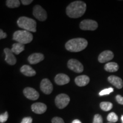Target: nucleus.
Masks as SVG:
<instances>
[{"label": "nucleus", "mask_w": 123, "mask_h": 123, "mask_svg": "<svg viewBox=\"0 0 123 123\" xmlns=\"http://www.w3.org/2000/svg\"><path fill=\"white\" fill-rule=\"evenodd\" d=\"M33 15L40 21H46L47 18V12L40 5H37L33 7Z\"/></svg>", "instance_id": "nucleus-6"}, {"label": "nucleus", "mask_w": 123, "mask_h": 123, "mask_svg": "<svg viewBox=\"0 0 123 123\" xmlns=\"http://www.w3.org/2000/svg\"><path fill=\"white\" fill-rule=\"evenodd\" d=\"M108 80L111 84L114 86L117 89H121L123 87V80L119 77L111 75L108 78Z\"/></svg>", "instance_id": "nucleus-15"}, {"label": "nucleus", "mask_w": 123, "mask_h": 123, "mask_svg": "<svg viewBox=\"0 0 123 123\" xmlns=\"http://www.w3.org/2000/svg\"><path fill=\"white\" fill-rule=\"evenodd\" d=\"M13 40L22 44H27L33 41V34L26 30H18L14 32L13 36Z\"/></svg>", "instance_id": "nucleus-4"}, {"label": "nucleus", "mask_w": 123, "mask_h": 123, "mask_svg": "<svg viewBox=\"0 0 123 123\" xmlns=\"http://www.w3.org/2000/svg\"><path fill=\"white\" fill-rule=\"evenodd\" d=\"M6 37H7L6 34L5 33H4L2 29H1V30H0V39H4V38H5Z\"/></svg>", "instance_id": "nucleus-30"}, {"label": "nucleus", "mask_w": 123, "mask_h": 123, "mask_svg": "<svg viewBox=\"0 0 123 123\" xmlns=\"http://www.w3.org/2000/svg\"><path fill=\"white\" fill-rule=\"evenodd\" d=\"M113 57H114V54L111 51L106 50L102 52L99 55V57H98V61L100 63H103L111 61Z\"/></svg>", "instance_id": "nucleus-11"}, {"label": "nucleus", "mask_w": 123, "mask_h": 123, "mask_svg": "<svg viewBox=\"0 0 123 123\" xmlns=\"http://www.w3.org/2000/svg\"><path fill=\"white\" fill-rule=\"evenodd\" d=\"M20 71L23 74L26 76H33L36 75V72L34 69L28 65H24L22 66Z\"/></svg>", "instance_id": "nucleus-18"}, {"label": "nucleus", "mask_w": 123, "mask_h": 123, "mask_svg": "<svg viewBox=\"0 0 123 123\" xmlns=\"http://www.w3.org/2000/svg\"><path fill=\"white\" fill-rule=\"evenodd\" d=\"M86 4L81 1H76L69 5L66 8V14L69 17L78 18L80 17L85 13Z\"/></svg>", "instance_id": "nucleus-1"}, {"label": "nucleus", "mask_w": 123, "mask_h": 123, "mask_svg": "<svg viewBox=\"0 0 123 123\" xmlns=\"http://www.w3.org/2000/svg\"><path fill=\"white\" fill-rule=\"evenodd\" d=\"M40 88L42 91L46 95H50L53 90V86L50 80L43 79L41 81Z\"/></svg>", "instance_id": "nucleus-9"}, {"label": "nucleus", "mask_w": 123, "mask_h": 123, "mask_svg": "<svg viewBox=\"0 0 123 123\" xmlns=\"http://www.w3.org/2000/svg\"><path fill=\"white\" fill-rule=\"evenodd\" d=\"M100 108L104 111H109L113 107V104L110 102H107V101H103L100 104Z\"/></svg>", "instance_id": "nucleus-21"}, {"label": "nucleus", "mask_w": 123, "mask_h": 123, "mask_svg": "<svg viewBox=\"0 0 123 123\" xmlns=\"http://www.w3.org/2000/svg\"><path fill=\"white\" fill-rule=\"evenodd\" d=\"M119 65L115 62H109L104 66V69L106 71L110 73H114L119 70Z\"/></svg>", "instance_id": "nucleus-19"}, {"label": "nucleus", "mask_w": 123, "mask_h": 123, "mask_svg": "<svg viewBox=\"0 0 123 123\" xmlns=\"http://www.w3.org/2000/svg\"><path fill=\"white\" fill-rule=\"evenodd\" d=\"M25 50V45L24 44L20 43H15L13 44L12 48V51L15 54L18 55L21 52Z\"/></svg>", "instance_id": "nucleus-20"}, {"label": "nucleus", "mask_w": 123, "mask_h": 123, "mask_svg": "<svg viewBox=\"0 0 123 123\" xmlns=\"http://www.w3.org/2000/svg\"><path fill=\"white\" fill-rule=\"evenodd\" d=\"M72 123H81V122L80 120H79L76 119V120H74L72 122Z\"/></svg>", "instance_id": "nucleus-32"}, {"label": "nucleus", "mask_w": 123, "mask_h": 123, "mask_svg": "<svg viewBox=\"0 0 123 123\" xmlns=\"http://www.w3.org/2000/svg\"><path fill=\"white\" fill-rule=\"evenodd\" d=\"M33 122V119L30 117H26L22 119L21 123H32Z\"/></svg>", "instance_id": "nucleus-28"}, {"label": "nucleus", "mask_w": 123, "mask_h": 123, "mask_svg": "<svg viewBox=\"0 0 123 123\" xmlns=\"http://www.w3.org/2000/svg\"><path fill=\"white\" fill-rule=\"evenodd\" d=\"M8 119V113L7 112H5L4 114L0 115V123H4L7 121Z\"/></svg>", "instance_id": "nucleus-26"}, {"label": "nucleus", "mask_w": 123, "mask_h": 123, "mask_svg": "<svg viewBox=\"0 0 123 123\" xmlns=\"http://www.w3.org/2000/svg\"><path fill=\"white\" fill-rule=\"evenodd\" d=\"M44 59V55L41 53L32 54L28 57V61L30 64H35Z\"/></svg>", "instance_id": "nucleus-16"}, {"label": "nucleus", "mask_w": 123, "mask_h": 123, "mask_svg": "<svg viewBox=\"0 0 123 123\" xmlns=\"http://www.w3.org/2000/svg\"><path fill=\"white\" fill-rule=\"evenodd\" d=\"M33 2V0H22V1H21L22 4L23 5H27L30 4L31 3Z\"/></svg>", "instance_id": "nucleus-31"}, {"label": "nucleus", "mask_w": 123, "mask_h": 123, "mask_svg": "<svg viewBox=\"0 0 123 123\" xmlns=\"http://www.w3.org/2000/svg\"><path fill=\"white\" fill-rule=\"evenodd\" d=\"M113 91V88H106L104 90L101 91L99 92V95L100 96H104V95H109L110 93H111Z\"/></svg>", "instance_id": "nucleus-24"}, {"label": "nucleus", "mask_w": 123, "mask_h": 123, "mask_svg": "<svg viewBox=\"0 0 123 123\" xmlns=\"http://www.w3.org/2000/svg\"><path fill=\"white\" fill-rule=\"evenodd\" d=\"M103 118L100 115L96 114L93 118V123H103Z\"/></svg>", "instance_id": "nucleus-25"}, {"label": "nucleus", "mask_w": 123, "mask_h": 123, "mask_svg": "<svg viewBox=\"0 0 123 123\" xmlns=\"http://www.w3.org/2000/svg\"><path fill=\"white\" fill-rule=\"evenodd\" d=\"M67 67L70 70L76 73H81L83 71L84 67L83 64L78 60L71 59L67 63Z\"/></svg>", "instance_id": "nucleus-7"}, {"label": "nucleus", "mask_w": 123, "mask_h": 123, "mask_svg": "<svg viewBox=\"0 0 123 123\" xmlns=\"http://www.w3.org/2000/svg\"><path fill=\"white\" fill-rule=\"evenodd\" d=\"M107 120L110 123H116L118 121V116L115 112H111L108 115Z\"/></svg>", "instance_id": "nucleus-23"}, {"label": "nucleus", "mask_w": 123, "mask_h": 123, "mask_svg": "<svg viewBox=\"0 0 123 123\" xmlns=\"http://www.w3.org/2000/svg\"><path fill=\"white\" fill-rule=\"evenodd\" d=\"M116 101H117V103L123 105V97L121 96V95H117L116 96Z\"/></svg>", "instance_id": "nucleus-29"}, {"label": "nucleus", "mask_w": 123, "mask_h": 123, "mask_svg": "<svg viewBox=\"0 0 123 123\" xmlns=\"http://www.w3.org/2000/svg\"><path fill=\"white\" fill-rule=\"evenodd\" d=\"M70 101V97L64 93H61L55 98V105L59 109H63L68 105Z\"/></svg>", "instance_id": "nucleus-5"}, {"label": "nucleus", "mask_w": 123, "mask_h": 123, "mask_svg": "<svg viewBox=\"0 0 123 123\" xmlns=\"http://www.w3.org/2000/svg\"><path fill=\"white\" fill-rule=\"evenodd\" d=\"M88 42L86 39L81 38H74L69 41L65 44L66 49L70 52L81 51L87 47Z\"/></svg>", "instance_id": "nucleus-2"}, {"label": "nucleus", "mask_w": 123, "mask_h": 123, "mask_svg": "<svg viewBox=\"0 0 123 123\" xmlns=\"http://www.w3.org/2000/svg\"><path fill=\"white\" fill-rule=\"evenodd\" d=\"M31 110L37 114H42L47 110V106L42 103H35L32 104Z\"/></svg>", "instance_id": "nucleus-13"}, {"label": "nucleus", "mask_w": 123, "mask_h": 123, "mask_svg": "<svg viewBox=\"0 0 123 123\" xmlns=\"http://www.w3.org/2000/svg\"><path fill=\"white\" fill-rule=\"evenodd\" d=\"M98 27V23L91 19H84L80 24V28L83 30L93 31L96 30Z\"/></svg>", "instance_id": "nucleus-8"}, {"label": "nucleus", "mask_w": 123, "mask_h": 123, "mask_svg": "<svg viewBox=\"0 0 123 123\" xmlns=\"http://www.w3.org/2000/svg\"><path fill=\"white\" fill-rule=\"evenodd\" d=\"M70 80V79L68 75L64 74H59L56 75L55 78V83L59 86H63L68 83Z\"/></svg>", "instance_id": "nucleus-14"}, {"label": "nucleus", "mask_w": 123, "mask_h": 123, "mask_svg": "<svg viewBox=\"0 0 123 123\" xmlns=\"http://www.w3.org/2000/svg\"><path fill=\"white\" fill-rule=\"evenodd\" d=\"M90 78L85 75H80L77 76L75 79V82L77 86L79 87H83L87 86L90 82Z\"/></svg>", "instance_id": "nucleus-17"}, {"label": "nucleus", "mask_w": 123, "mask_h": 123, "mask_svg": "<svg viewBox=\"0 0 123 123\" xmlns=\"http://www.w3.org/2000/svg\"><path fill=\"white\" fill-rule=\"evenodd\" d=\"M24 94L26 98L31 100H36L39 97V93L35 89L26 87L24 90Z\"/></svg>", "instance_id": "nucleus-10"}, {"label": "nucleus", "mask_w": 123, "mask_h": 123, "mask_svg": "<svg viewBox=\"0 0 123 123\" xmlns=\"http://www.w3.org/2000/svg\"><path fill=\"white\" fill-rule=\"evenodd\" d=\"M4 51L5 54V61L10 65H14L17 62V59L12 50L9 48H5Z\"/></svg>", "instance_id": "nucleus-12"}, {"label": "nucleus", "mask_w": 123, "mask_h": 123, "mask_svg": "<svg viewBox=\"0 0 123 123\" xmlns=\"http://www.w3.org/2000/svg\"><path fill=\"white\" fill-rule=\"evenodd\" d=\"M52 123H64V120L63 119L59 117H55L51 120Z\"/></svg>", "instance_id": "nucleus-27"}, {"label": "nucleus", "mask_w": 123, "mask_h": 123, "mask_svg": "<svg viewBox=\"0 0 123 123\" xmlns=\"http://www.w3.org/2000/svg\"><path fill=\"white\" fill-rule=\"evenodd\" d=\"M17 25L20 28L29 32L35 33L37 31V22L32 18L26 17H21L18 19Z\"/></svg>", "instance_id": "nucleus-3"}, {"label": "nucleus", "mask_w": 123, "mask_h": 123, "mask_svg": "<svg viewBox=\"0 0 123 123\" xmlns=\"http://www.w3.org/2000/svg\"><path fill=\"white\" fill-rule=\"evenodd\" d=\"M121 121H122V123H123V115H122V116H121Z\"/></svg>", "instance_id": "nucleus-33"}, {"label": "nucleus", "mask_w": 123, "mask_h": 123, "mask_svg": "<svg viewBox=\"0 0 123 123\" xmlns=\"http://www.w3.org/2000/svg\"></svg>", "instance_id": "nucleus-34"}, {"label": "nucleus", "mask_w": 123, "mask_h": 123, "mask_svg": "<svg viewBox=\"0 0 123 123\" xmlns=\"http://www.w3.org/2000/svg\"><path fill=\"white\" fill-rule=\"evenodd\" d=\"M6 4L9 8H16L20 6V1L18 0H7Z\"/></svg>", "instance_id": "nucleus-22"}]
</instances>
